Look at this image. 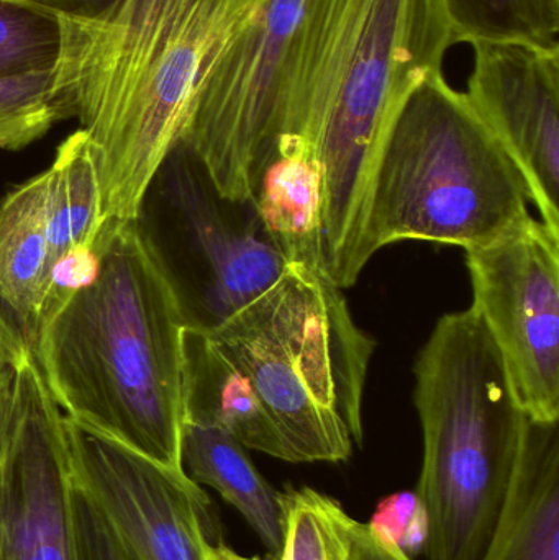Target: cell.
Masks as SVG:
<instances>
[{
  "label": "cell",
  "mask_w": 559,
  "mask_h": 560,
  "mask_svg": "<svg viewBox=\"0 0 559 560\" xmlns=\"http://www.w3.org/2000/svg\"><path fill=\"white\" fill-rule=\"evenodd\" d=\"M456 45L445 0H305L282 68L276 144L314 151L324 177L325 271L360 279L368 196L387 135ZM275 144V147H276Z\"/></svg>",
  "instance_id": "cell-1"
},
{
  "label": "cell",
  "mask_w": 559,
  "mask_h": 560,
  "mask_svg": "<svg viewBox=\"0 0 559 560\" xmlns=\"http://www.w3.org/2000/svg\"><path fill=\"white\" fill-rule=\"evenodd\" d=\"M94 271L39 326V372L65 417L177 472L184 421L176 292L137 220H105Z\"/></svg>",
  "instance_id": "cell-2"
},
{
  "label": "cell",
  "mask_w": 559,
  "mask_h": 560,
  "mask_svg": "<svg viewBox=\"0 0 559 560\" xmlns=\"http://www.w3.org/2000/svg\"><path fill=\"white\" fill-rule=\"evenodd\" d=\"M423 459L416 495L430 560H481L501 518L531 418L475 308L436 322L417 358Z\"/></svg>",
  "instance_id": "cell-3"
},
{
  "label": "cell",
  "mask_w": 559,
  "mask_h": 560,
  "mask_svg": "<svg viewBox=\"0 0 559 560\" xmlns=\"http://www.w3.org/2000/svg\"><path fill=\"white\" fill-rule=\"evenodd\" d=\"M246 375L291 463H343L363 444L376 341L327 272L288 265L271 287L207 331Z\"/></svg>",
  "instance_id": "cell-4"
},
{
  "label": "cell",
  "mask_w": 559,
  "mask_h": 560,
  "mask_svg": "<svg viewBox=\"0 0 559 560\" xmlns=\"http://www.w3.org/2000/svg\"><path fill=\"white\" fill-rule=\"evenodd\" d=\"M531 190L511 154L442 72L400 108L371 179L364 255L429 242L465 252L532 219Z\"/></svg>",
  "instance_id": "cell-5"
},
{
  "label": "cell",
  "mask_w": 559,
  "mask_h": 560,
  "mask_svg": "<svg viewBox=\"0 0 559 560\" xmlns=\"http://www.w3.org/2000/svg\"><path fill=\"white\" fill-rule=\"evenodd\" d=\"M266 0H193L130 84L81 130L94 151L104 220L131 222L179 143L197 89Z\"/></svg>",
  "instance_id": "cell-6"
},
{
  "label": "cell",
  "mask_w": 559,
  "mask_h": 560,
  "mask_svg": "<svg viewBox=\"0 0 559 560\" xmlns=\"http://www.w3.org/2000/svg\"><path fill=\"white\" fill-rule=\"evenodd\" d=\"M143 206V230L176 292L189 328L212 331L278 280L288 262L263 229L253 202L226 199L179 141L164 160ZM141 206V207H143Z\"/></svg>",
  "instance_id": "cell-7"
},
{
  "label": "cell",
  "mask_w": 559,
  "mask_h": 560,
  "mask_svg": "<svg viewBox=\"0 0 559 560\" xmlns=\"http://www.w3.org/2000/svg\"><path fill=\"white\" fill-rule=\"evenodd\" d=\"M305 0H266L203 74L180 141L217 190L253 202L275 153L282 68Z\"/></svg>",
  "instance_id": "cell-8"
},
{
  "label": "cell",
  "mask_w": 559,
  "mask_h": 560,
  "mask_svg": "<svg viewBox=\"0 0 559 560\" xmlns=\"http://www.w3.org/2000/svg\"><path fill=\"white\" fill-rule=\"evenodd\" d=\"M473 308L491 332L531 420L559 421V233L532 217L466 252Z\"/></svg>",
  "instance_id": "cell-9"
},
{
  "label": "cell",
  "mask_w": 559,
  "mask_h": 560,
  "mask_svg": "<svg viewBox=\"0 0 559 560\" xmlns=\"http://www.w3.org/2000/svg\"><path fill=\"white\" fill-rule=\"evenodd\" d=\"M65 430L75 482L128 560H207L219 539L199 483L68 417Z\"/></svg>",
  "instance_id": "cell-10"
},
{
  "label": "cell",
  "mask_w": 559,
  "mask_h": 560,
  "mask_svg": "<svg viewBox=\"0 0 559 560\" xmlns=\"http://www.w3.org/2000/svg\"><path fill=\"white\" fill-rule=\"evenodd\" d=\"M74 492L65 413L30 351L0 441V560H75Z\"/></svg>",
  "instance_id": "cell-11"
},
{
  "label": "cell",
  "mask_w": 559,
  "mask_h": 560,
  "mask_svg": "<svg viewBox=\"0 0 559 560\" xmlns=\"http://www.w3.org/2000/svg\"><path fill=\"white\" fill-rule=\"evenodd\" d=\"M471 45L466 98L524 174L541 222L559 233V46Z\"/></svg>",
  "instance_id": "cell-12"
},
{
  "label": "cell",
  "mask_w": 559,
  "mask_h": 560,
  "mask_svg": "<svg viewBox=\"0 0 559 560\" xmlns=\"http://www.w3.org/2000/svg\"><path fill=\"white\" fill-rule=\"evenodd\" d=\"M193 0H118L88 22L66 19L59 85L81 128L135 78Z\"/></svg>",
  "instance_id": "cell-13"
},
{
  "label": "cell",
  "mask_w": 559,
  "mask_h": 560,
  "mask_svg": "<svg viewBox=\"0 0 559 560\" xmlns=\"http://www.w3.org/2000/svg\"><path fill=\"white\" fill-rule=\"evenodd\" d=\"M55 268L43 171L0 203V312L30 349L48 310Z\"/></svg>",
  "instance_id": "cell-14"
},
{
  "label": "cell",
  "mask_w": 559,
  "mask_h": 560,
  "mask_svg": "<svg viewBox=\"0 0 559 560\" xmlns=\"http://www.w3.org/2000/svg\"><path fill=\"white\" fill-rule=\"evenodd\" d=\"M186 421L212 424L246 450L291 463V454L255 388L202 329L187 326L183 338Z\"/></svg>",
  "instance_id": "cell-15"
},
{
  "label": "cell",
  "mask_w": 559,
  "mask_h": 560,
  "mask_svg": "<svg viewBox=\"0 0 559 560\" xmlns=\"http://www.w3.org/2000/svg\"><path fill=\"white\" fill-rule=\"evenodd\" d=\"M481 560H559V421L528 420L504 510Z\"/></svg>",
  "instance_id": "cell-16"
},
{
  "label": "cell",
  "mask_w": 559,
  "mask_h": 560,
  "mask_svg": "<svg viewBox=\"0 0 559 560\" xmlns=\"http://www.w3.org/2000/svg\"><path fill=\"white\" fill-rule=\"evenodd\" d=\"M255 206L266 235L288 265L325 271L324 177L314 151L299 143L276 144L259 176Z\"/></svg>",
  "instance_id": "cell-17"
},
{
  "label": "cell",
  "mask_w": 559,
  "mask_h": 560,
  "mask_svg": "<svg viewBox=\"0 0 559 560\" xmlns=\"http://www.w3.org/2000/svg\"><path fill=\"white\" fill-rule=\"evenodd\" d=\"M180 456L187 476L212 487L248 523L275 558L286 538V499L256 469L248 450L229 431L184 421Z\"/></svg>",
  "instance_id": "cell-18"
},
{
  "label": "cell",
  "mask_w": 559,
  "mask_h": 560,
  "mask_svg": "<svg viewBox=\"0 0 559 560\" xmlns=\"http://www.w3.org/2000/svg\"><path fill=\"white\" fill-rule=\"evenodd\" d=\"M45 173L49 238L58 266L68 256L92 248L105 223L94 151L84 130L59 144Z\"/></svg>",
  "instance_id": "cell-19"
},
{
  "label": "cell",
  "mask_w": 559,
  "mask_h": 560,
  "mask_svg": "<svg viewBox=\"0 0 559 560\" xmlns=\"http://www.w3.org/2000/svg\"><path fill=\"white\" fill-rule=\"evenodd\" d=\"M455 43L558 45L559 0H445Z\"/></svg>",
  "instance_id": "cell-20"
},
{
  "label": "cell",
  "mask_w": 559,
  "mask_h": 560,
  "mask_svg": "<svg viewBox=\"0 0 559 560\" xmlns=\"http://www.w3.org/2000/svg\"><path fill=\"white\" fill-rule=\"evenodd\" d=\"M66 20L42 0H0V79L55 71Z\"/></svg>",
  "instance_id": "cell-21"
},
{
  "label": "cell",
  "mask_w": 559,
  "mask_h": 560,
  "mask_svg": "<svg viewBox=\"0 0 559 560\" xmlns=\"http://www.w3.org/2000/svg\"><path fill=\"white\" fill-rule=\"evenodd\" d=\"M71 117L74 110L59 85L58 69L0 79V150H22Z\"/></svg>",
  "instance_id": "cell-22"
},
{
  "label": "cell",
  "mask_w": 559,
  "mask_h": 560,
  "mask_svg": "<svg viewBox=\"0 0 559 560\" xmlns=\"http://www.w3.org/2000/svg\"><path fill=\"white\" fill-rule=\"evenodd\" d=\"M286 538L279 560H348L350 515L317 490L284 493Z\"/></svg>",
  "instance_id": "cell-23"
},
{
  "label": "cell",
  "mask_w": 559,
  "mask_h": 560,
  "mask_svg": "<svg viewBox=\"0 0 559 560\" xmlns=\"http://www.w3.org/2000/svg\"><path fill=\"white\" fill-rule=\"evenodd\" d=\"M370 525L409 558L426 548L427 520L416 492L387 497L377 506Z\"/></svg>",
  "instance_id": "cell-24"
},
{
  "label": "cell",
  "mask_w": 559,
  "mask_h": 560,
  "mask_svg": "<svg viewBox=\"0 0 559 560\" xmlns=\"http://www.w3.org/2000/svg\"><path fill=\"white\" fill-rule=\"evenodd\" d=\"M74 529L75 560H128L114 533L78 482L74 492Z\"/></svg>",
  "instance_id": "cell-25"
},
{
  "label": "cell",
  "mask_w": 559,
  "mask_h": 560,
  "mask_svg": "<svg viewBox=\"0 0 559 560\" xmlns=\"http://www.w3.org/2000/svg\"><path fill=\"white\" fill-rule=\"evenodd\" d=\"M32 349L0 312V441L9 427L20 365Z\"/></svg>",
  "instance_id": "cell-26"
},
{
  "label": "cell",
  "mask_w": 559,
  "mask_h": 560,
  "mask_svg": "<svg viewBox=\"0 0 559 560\" xmlns=\"http://www.w3.org/2000/svg\"><path fill=\"white\" fill-rule=\"evenodd\" d=\"M348 560H412L370 523L348 520Z\"/></svg>",
  "instance_id": "cell-27"
},
{
  "label": "cell",
  "mask_w": 559,
  "mask_h": 560,
  "mask_svg": "<svg viewBox=\"0 0 559 560\" xmlns=\"http://www.w3.org/2000/svg\"><path fill=\"white\" fill-rule=\"evenodd\" d=\"M62 16L79 22L97 19L112 9L118 0H42Z\"/></svg>",
  "instance_id": "cell-28"
},
{
  "label": "cell",
  "mask_w": 559,
  "mask_h": 560,
  "mask_svg": "<svg viewBox=\"0 0 559 560\" xmlns=\"http://www.w3.org/2000/svg\"><path fill=\"white\" fill-rule=\"evenodd\" d=\"M207 560H279V558H245V556H240L238 552L230 549L229 546L223 545L222 541L210 542L207 546Z\"/></svg>",
  "instance_id": "cell-29"
}]
</instances>
